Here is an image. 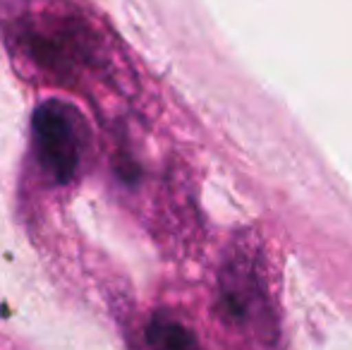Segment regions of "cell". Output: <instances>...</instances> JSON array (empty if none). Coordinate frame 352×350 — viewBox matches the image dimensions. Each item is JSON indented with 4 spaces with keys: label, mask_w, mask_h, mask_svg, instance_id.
<instances>
[{
    "label": "cell",
    "mask_w": 352,
    "mask_h": 350,
    "mask_svg": "<svg viewBox=\"0 0 352 350\" xmlns=\"http://www.w3.org/2000/svg\"><path fill=\"white\" fill-rule=\"evenodd\" d=\"M19 43L36 65L51 72H72L91 56V34L79 19L48 14L19 29Z\"/></svg>",
    "instance_id": "obj_3"
},
{
    "label": "cell",
    "mask_w": 352,
    "mask_h": 350,
    "mask_svg": "<svg viewBox=\"0 0 352 350\" xmlns=\"http://www.w3.org/2000/svg\"><path fill=\"white\" fill-rule=\"evenodd\" d=\"M146 343L151 350H201L192 329L170 314H156L146 327Z\"/></svg>",
    "instance_id": "obj_4"
},
{
    "label": "cell",
    "mask_w": 352,
    "mask_h": 350,
    "mask_svg": "<svg viewBox=\"0 0 352 350\" xmlns=\"http://www.w3.org/2000/svg\"><path fill=\"white\" fill-rule=\"evenodd\" d=\"M34 146L43 173L67 185L82 164V125L77 113L63 101H43L32 118Z\"/></svg>",
    "instance_id": "obj_2"
},
{
    "label": "cell",
    "mask_w": 352,
    "mask_h": 350,
    "mask_svg": "<svg viewBox=\"0 0 352 350\" xmlns=\"http://www.w3.org/2000/svg\"><path fill=\"white\" fill-rule=\"evenodd\" d=\"M218 303L235 327L254 331L271 341L274 333V312L271 295L266 288L264 259L259 245L252 238L237 240L228 250L218 271Z\"/></svg>",
    "instance_id": "obj_1"
}]
</instances>
